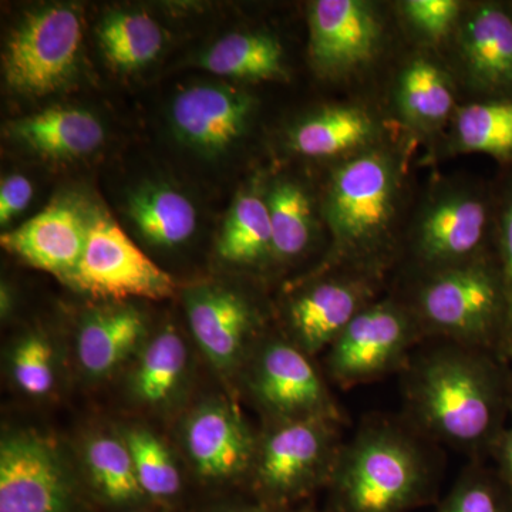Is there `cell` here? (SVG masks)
<instances>
[{"label": "cell", "instance_id": "5", "mask_svg": "<svg viewBox=\"0 0 512 512\" xmlns=\"http://www.w3.org/2000/svg\"><path fill=\"white\" fill-rule=\"evenodd\" d=\"M336 417L276 420L256 446L255 476L278 500L293 498L332 476L339 458Z\"/></svg>", "mask_w": 512, "mask_h": 512}, {"label": "cell", "instance_id": "19", "mask_svg": "<svg viewBox=\"0 0 512 512\" xmlns=\"http://www.w3.org/2000/svg\"><path fill=\"white\" fill-rule=\"evenodd\" d=\"M367 288L355 281H325L301 293L289 305L293 345L312 356L330 348L366 308Z\"/></svg>", "mask_w": 512, "mask_h": 512}, {"label": "cell", "instance_id": "1", "mask_svg": "<svg viewBox=\"0 0 512 512\" xmlns=\"http://www.w3.org/2000/svg\"><path fill=\"white\" fill-rule=\"evenodd\" d=\"M402 174L390 151L372 147L333 171L323 215L336 258L367 265L383 254L399 208Z\"/></svg>", "mask_w": 512, "mask_h": 512}, {"label": "cell", "instance_id": "26", "mask_svg": "<svg viewBox=\"0 0 512 512\" xmlns=\"http://www.w3.org/2000/svg\"><path fill=\"white\" fill-rule=\"evenodd\" d=\"M217 251L231 264L255 265L272 259V228L265 195H239L221 229Z\"/></svg>", "mask_w": 512, "mask_h": 512}, {"label": "cell", "instance_id": "32", "mask_svg": "<svg viewBox=\"0 0 512 512\" xmlns=\"http://www.w3.org/2000/svg\"><path fill=\"white\" fill-rule=\"evenodd\" d=\"M121 436L133 457L138 484L144 494L165 500L180 493V470L163 440L141 426L126 427Z\"/></svg>", "mask_w": 512, "mask_h": 512}, {"label": "cell", "instance_id": "17", "mask_svg": "<svg viewBox=\"0 0 512 512\" xmlns=\"http://www.w3.org/2000/svg\"><path fill=\"white\" fill-rule=\"evenodd\" d=\"M251 111L247 93L218 84H198L175 97L171 121L184 144L215 154L227 150L244 134Z\"/></svg>", "mask_w": 512, "mask_h": 512}, {"label": "cell", "instance_id": "33", "mask_svg": "<svg viewBox=\"0 0 512 512\" xmlns=\"http://www.w3.org/2000/svg\"><path fill=\"white\" fill-rule=\"evenodd\" d=\"M402 10L410 26L430 40L450 35L461 19V3L457 0H407Z\"/></svg>", "mask_w": 512, "mask_h": 512}, {"label": "cell", "instance_id": "10", "mask_svg": "<svg viewBox=\"0 0 512 512\" xmlns=\"http://www.w3.org/2000/svg\"><path fill=\"white\" fill-rule=\"evenodd\" d=\"M414 336L413 318L400 306L367 305L330 346V375L343 384L375 379L402 362Z\"/></svg>", "mask_w": 512, "mask_h": 512}, {"label": "cell", "instance_id": "9", "mask_svg": "<svg viewBox=\"0 0 512 512\" xmlns=\"http://www.w3.org/2000/svg\"><path fill=\"white\" fill-rule=\"evenodd\" d=\"M495 229V201L473 188H447L421 212L414 248L434 272L478 259Z\"/></svg>", "mask_w": 512, "mask_h": 512}, {"label": "cell", "instance_id": "16", "mask_svg": "<svg viewBox=\"0 0 512 512\" xmlns=\"http://www.w3.org/2000/svg\"><path fill=\"white\" fill-rule=\"evenodd\" d=\"M183 443L192 467L205 480H231L254 464L251 431L227 400H207L192 410L183 426Z\"/></svg>", "mask_w": 512, "mask_h": 512}, {"label": "cell", "instance_id": "3", "mask_svg": "<svg viewBox=\"0 0 512 512\" xmlns=\"http://www.w3.org/2000/svg\"><path fill=\"white\" fill-rule=\"evenodd\" d=\"M409 400L420 426L454 446H476L493 424L490 380L483 367L461 350H444L421 360L410 380Z\"/></svg>", "mask_w": 512, "mask_h": 512}, {"label": "cell", "instance_id": "2", "mask_svg": "<svg viewBox=\"0 0 512 512\" xmlns=\"http://www.w3.org/2000/svg\"><path fill=\"white\" fill-rule=\"evenodd\" d=\"M332 477L339 512H404L429 488L419 448L387 426L369 427L340 451Z\"/></svg>", "mask_w": 512, "mask_h": 512}, {"label": "cell", "instance_id": "34", "mask_svg": "<svg viewBox=\"0 0 512 512\" xmlns=\"http://www.w3.org/2000/svg\"><path fill=\"white\" fill-rule=\"evenodd\" d=\"M437 512H508L500 495L477 477L461 478Z\"/></svg>", "mask_w": 512, "mask_h": 512}, {"label": "cell", "instance_id": "13", "mask_svg": "<svg viewBox=\"0 0 512 512\" xmlns=\"http://www.w3.org/2000/svg\"><path fill=\"white\" fill-rule=\"evenodd\" d=\"M93 211L77 198H57L40 214L3 234L2 247L67 284L82 261Z\"/></svg>", "mask_w": 512, "mask_h": 512}, {"label": "cell", "instance_id": "7", "mask_svg": "<svg viewBox=\"0 0 512 512\" xmlns=\"http://www.w3.org/2000/svg\"><path fill=\"white\" fill-rule=\"evenodd\" d=\"M504 308L503 276L480 258L434 272L419 296L424 322L463 343L484 339Z\"/></svg>", "mask_w": 512, "mask_h": 512}, {"label": "cell", "instance_id": "11", "mask_svg": "<svg viewBox=\"0 0 512 512\" xmlns=\"http://www.w3.org/2000/svg\"><path fill=\"white\" fill-rule=\"evenodd\" d=\"M382 23L362 0H318L309 8V55L326 77L346 76L379 52Z\"/></svg>", "mask_w": 512, "mask_h": 512}, {"label": "cell", "instance_id": "14", "mask_svg": "<svg viewBox=\"0 0 512 512\" xmlns=\"http://www.w3.org/2000/svg\"><path fill=\"white\" fill-rule=\"evenodd\" d=\"M457 28L458 57L471 90L480 100L512 99V3L471 6Z\"/></svg>", "mask_w": 512, "mask_h": 512}, {"label": "cell", "instance_id": "20", "mask_svg": "<svg viewBox=\"0 0 512 512\" xmlns=\"http://www.w3.org/2000/svg\"><path fill=\"white\" fill-rule=\"evenodd\" d=\"M190 372V350L171 326L150 336L134 357L127 377L131 399L150 410H167L183 393Z\"/></svg>", "mask_w": 512, "mask_h": 512}, {"label": "cell", "instance_id": "24", "mask_svg": "<svg viewBox=\"0 0 512 512\" xmlns=\"http://www.w3.org/2000/svg\"><path fill=\"white\" fill-rule=\"evenodd\" d=\"M201 67L218 76L262 82L285 77L284 47L265 33H232L210 47Z\"/></svg>", "mask_w": 512, "mask_h": 512}, {"label": "cell", "instance_id": "18", "mask_svg": "<svg viewBox=\"0 0 512 512\" xmlns=\"http://www.w3.org/2000/svg\"><path fill=\"white\" fill-rule=\"evenodd\" d=\"M148 338L146 316L134 306H104L87 313L74 348L80 372L87 379H107L134 359Z\"/></svg>", "mask_w": 512, "mask_h": 512}, {"label": "cell", "instance_id": "23", "mask_svg": "<svg viewBox=\"0 0 512 512\" xmlns=\"http://www.w3.org/2000/svg\"><path fill=\"white\" fill-rule=\"evenodd\" d=\"M128 215L150 244L175 248L194 235L197 211L180 191L168 185H148L131 195Z\"/></svg>", "mask_w": 512, "mask_h": 512}, {"label": "cell", "instance_id": "36", "mask_svg": "<svg viewBox=\"0 0 512 512\" xmlns=\"http://www.w3.org/2000/svg\"><path fill=\"white\" fill-rule=\"evenodd\" d=\"M33 198V185L22 174L9 175L0 185V224H8L28 208Z\"/></svg>", "mask_w": 512, "mask_h": 512}, {"label": "cell", "instance_id": "22", "mask_svg": "<svg viewBox=\"0 0 512 512\" xmlns=\"http://www.w3.org/2000/svg\"><path fill=\"white\" fill-rule=\"evenodd\" d=\"M9 134L36 153L50 158L87 156L101 147L104 128L90 111L53 107L13 121Z\"/></svg>", "mask_w": 512, "mask_h": 512}, {"label": "cell", "instance_id": "31", "mask_svg": "<svg viewBox=\"0 0 512 512\" xmlns=\"http://www.w3.org/2000/svg\"><path fill=\"white\" fill-rule=\"evenodd\" d=\"M10 382L30 399H45L55 392L59 357L55 343L42 330L19 336L8 353Z\"/></svg>", "mask_w": 512, "mask_h": 512}, {"label": "cell", "instance_id": "25", "mask_svg": "<svg viewBox=\"0 0 512 512\" xmlns=\"http://www.w3.org/2000/svg\"><path fill=\"white\" fill-rule=\"evenodd\" d=\"M394 100L403 120L423 131L440 127L454 107L446 73L424 57H416L403 67L397 77Z\"/></svg>", "mask_w": 512, "mask_h": 512}, {"label": "cell", "instance_id": "30", "mask_svg": "<svg viewBox=\"0 0 512 512\" xmlns=\"http://www.w3.org/2000/svg\"><path fill=\"white\" fill-rule=\"evenodd\" d=\"M272 228V259L288 262L308 249L313 235L311 198L301 185L278 180L265 195Z\"/></svg>", "mask_w": 512, "mask_h": 512}, {"label": "cell", "instance_id": "12", "mask_svg": "<svg viewBox=\"0 0 512 512\" xmlns=\"http://www.w3.org/2000/svg\"><path fill=\"white\" fill-rule=\"evenodd\" d=\"M251 389L276 420L336 417L335 404L309 356L293 343L271 342L256 357Z\"/></svg>", "mask_w": 512, "mask_h": 512}, {"label": "cell", "instance_id": "28", "mask_svg": "<svg viewBox=\"0 0 512 512\" xmlns=\"http://www.w3.org/2000/svg\"><path fill=\"white\" fill-rule=\"evenodd\" d=\"M454 141L460 151L512 165V99L477 100L458 110Z\"/></svg>", "mask_w": 512, "mask_h": 512}, {"label": "cell", "instance_id": "29", "mask_svg": "<svg viewBox=\"0 0 512 512\" xmlns=\"http://www.w3.org/2000/svg\"><path fill=\"white\" fill-rule=\"evenodd\" d=\"M101 49L111 66L119 70H137L160 55L163 30L143 12H114L100 23Z\"/></svg>", "mask_w": 512, "mask_h": 512}, {"label": "cell", "instance_id": "37", "mask_svg": "<svg viewBox=\"0 0 512 512\" xmlns=\"http://www.w3.org/2000/svg\"><path fill=\"white\" fill-rule=\"evenodd\" d=\"M505 463H507L508 476H510L512 483V436L508 439L507 446H505Z\"/></svg>", "mask_w": 512, "mask_h": 512}, {"label": "cell", "instance_id": "35", "mask_svg": "<svg viewBox=\"0 0 512 512\" xmlns=\"http://www.w3.org/2000/svg\"><path fill=\"white\" fill-rule=\"evenodd\" d=\"M495 234L501 255V276L507 299V312L512 318V173L501 185L495 198Z\"/></svg>", "mask_w": 512, "mask_h": 512}, {"label": "cell", "instance_id": "27", "mask_svg": "<svg viewBox=\"0 0 512 512\" xmlns=\"http://www.w3.org/2000/svg\"><path fill=\"white\" fill-rule=\"evenodd\" d=\"M82 461L93 487L110 503H136L146 495L138 484L133 457L121 433L90 434L83 441Z\"/></svg>", "mask_w": 512, "mask_h": 512}, {"label": "cell", "instance_id": "8", "mask_svg": "<svg viewBox=\"0 0 512 512\" xmlns=\"http://www.w3.org/2000/svg\"><path fill=\"white\" fill-rule=\"evenodd\" d=\"M73 481L63 454L35 431L0 441V512H73Z\"/></svg>", "mask_w": 512, "mask_h": 512}, {"label": "cell", "instance_id": "21", "mask_svg": "<svg viewBox=\"0 0 512 512\" xmlns=\"http://www.w3.org/2000/svg\"><path fill=\"white\" fill-rule=\"evenodd\" d=\"M379 123L357 106H332L299 121L291 133V146L301 156L349 158L376 147Z\"/></svg>", "mask_w": 512, "mask_h": 512}, {"label": "cell", "instance_id": "15", "mask_svg": "<svg viewBox=\"0 0 512 512\" xmlns=\"http://www.w3.org/2000/svg\"><path fill=\"white\" fill-rule=\"evenodd\" d=\"M184 305L202 353L222 375L234 373L256 329V315L247 299L225 286L200 285L184 293Z\"/></svg>", "mask_w": 512, "mask_h": 512}, {"label": "cell", "instance_id": "4", "mask_svg": "<svg viewBox=\"0 0 512 512\" xmlns=\"http://www.w3.org/2000/svg\"><path fill=\"white\" fill-rule=\"evenodd\" d=\"M82 46V19L72 6L50 5L28 13L3 53L10 89L40 97L72 79Z\"/></svg>", "mask_w": 512, "mask_h": 512}, {"label": "cell", "instance_id": "6", "mask_svg": "<svg viewBox=\"0 0 512 512\" xmlns=\"http://www.w3.org/2000/svg\"><path fill=\"white\" fill-rule=\"evenodd\" d=\"M67 284L94 298H170L173 276L128 238L107 212L94 208L82 261Z\"/></svg>", "mask_w": 512, "mask_h": 512}]
</instances>
